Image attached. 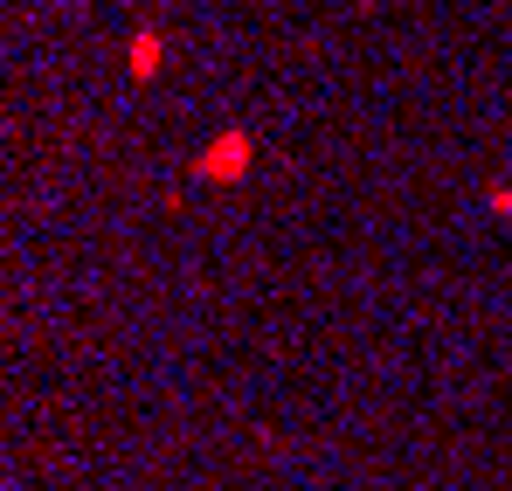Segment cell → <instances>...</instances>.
Listing matches in <instances>:
<instances>
[{"instance_id":"6da1fadb","label":"cell","mask_w":512,"mask_h":491,"mask_svg":"<svg viewBox=\"0 0 512 491\" xmlns=\"http://www.w3.org/2000/svg\"><path fill=\"white\" fill-rule=\"evenodd\" d=\"M201 180H236V173H250V132H222L201 160H194Z\"/></svg>"},{"instance_id":"7a4b0ae2","label":"cell","mask_w":512,"mask_h":491,"mask_svg":"<svg viewBox=\"0 0 512 491\" xmlns=\"http://www.w3.org/2000/svg\"><path fill=\"white\" fill-rule=\"evenodd\" d=\"M160 70V28H139L132 35V77H153Z\"/></svg>"}]
</instances>
